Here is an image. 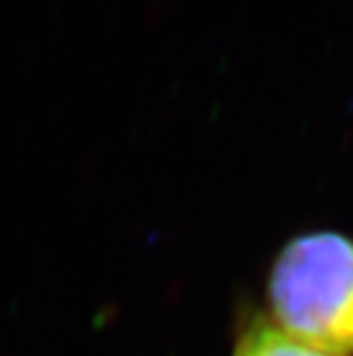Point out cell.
<instances>
[{
    "instance_id": "1",
    "label": "cell",
    "mask_w": 353,
    "mask_h": 356,
    "mask_svg": "<svg viewBox=\"0 0 353 356\" xmlns=\"http://www.w3.org/2000/svg\"><path fill=\"white\" fill-rule=\"evenodd\" d=\"M275 327L330 356H353V241L335 232L291 239L268 276Z\"/></svg>"
},
{
    "instance_id": "2",
    "label": "cell",
    "mask_w": 353,
    "mask_h": 356,
    "mask_svg": "<svg viewBox=\"0 0 353 356\" xmlns=\"http://www.w3.org/2000/svg\"><path fill=\"white\" fill-rule=\"evenodd\" d=\"M232 356H330L298 343L266 317L255 315L236 338Z\"/></svg>"
}]
</instances>
